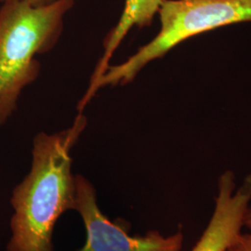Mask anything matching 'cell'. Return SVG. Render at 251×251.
<instances>
[{
	"mask_svg": "<svg viewBox=\"0 0 251 251\" xmlns=\"http://www.w3.org/2000/svg\"><path fill=\"white\" fill-rule=\"evenodd\" d=\"M87 124L78 113L68 128L35 137L31 170L11 198L15 213L7 251H53L54 226L65 211L75 208L71 151Z\"/></svg>",
	"mask_w": 251,
	"mask_h": 251,
	"instance_id": "cell-1",
	"label": "cell"
},
{
	"mask_svg": "<svg viewBox=\"0 0 251 251\" xmlns=\"http://www.w3.org/2000/svg\"><path fill=\"white\" fill-rule=\"evenodd\" d=\"M75 0H56L44 7L6 2L0 7V126L18 108L24 90L37 79V55L50 52L63 31Z\"/></svg>",
	"mask_w": 251,
	"mask_h": 251,
	"instance_id": "cell-2",
	"label": "cell"
},
{
	"mask_svg": "<svg viewBox=\"0 0 251 251\" xmlns=\"http://www.w3.org/2000/svg\"><path fill=\"white\" fill-rule=\"evenodd\" d=\"M157 14L160 30L125 62L109 65L77 104L82 112L100 89L126 86L144 66L164 57L191 37L233 24L251 22V0H163Z\"/></svg>",
	"mask_w": 251,
	"mask_h": 251,
	"instance_id": "cell-3",
	"label": "cell"
},
{
	"mask_svg": "<svg viewBox=\"0 0 251 251\" xmlns=\"http://www.w3.org/2000/svg\"><path fill=\"white\" fill-rule=\"evenodd\" d=\"M75 208L83 219L87 240L78 251H180L184 235L181 231L165 236L158 231L144 235H130L125 221L112 222L100 210L96 191L81 175L75 176Z\"/></svg>",
	"mask_w": 251,
	"mask_h": 251,
	"instance_id": "cell-4",
	"label": "cell"
},
{
	"mask_svg": "<svg viewBox=\"0 0 251 251\" xmlns=\"http://www.w3.org/2000/svg\"><path fill=\"white\" fill-rule=\"evenodd\" d=\"M235 187L233 171H225L220 176L214 211L191 251H227L240 236L251 201V174L239 188Z\"/></svg>",
	"mask_w": 251,
	"mask_h": 251,
	"instance_id": "cell-5",
	"label": "cell"
},
{
	"mask_svg": "<svg viewBox=\"0 0 251 251\" xmlns=\"http://www.w3.org/2000/svg\"><path fill=\"white\" fill-rule=\"evenodd\" d=\"M162 1L163 0H126L125 7L120 19L103 39V52L90 76L88 89H91L105 73L113 55L124 40L128 31L134 26L143 28L152 25V20L158 12Z\"/></svg>",
	"mask_w": 251,
	"mask_h": 251,
	"instance_id": "cell-6",
	"label": "cell"
},
{
	"mask_svg": "<svg viewBox=\"0 0 251 251\" xmlns=\"http://www.w3.org/2000/svg\"><path fill=\"white\" fill-rule=\"evenodd\" d=\"M227 251H251V233H241Z\"/></svg>",
	"mask_w": 251,
	"mask_h": 251,
	"instance_id": "cell-7",
	"label": "cell"
},
{
	"mask_svg": "<svg viewBox=\"0 0 251 251\" xmlns=\"http://www.w3.org/2000/svg\"><path fill=\"white\" fill-rule=\"evenodd\" d=\"M56 0H0V3H6V2H24L29 4L33 7H44L52 4Z\"/></svg>",
	"mask_w": 251,
	"mask_h": 251,
	"instance_id": "cell-8",
	"label": "cell"
},
{
	"mask_svg": "<svg viewBox=\"0 0 251 251\" xmlns=\"http://www.w3.org/2000/svg\"><path fill=\"white\" fill-rule=\"evenodd\" d=\"M244 226L251 232V206L248 207L244 217Z\"/></svg>",
	"mask_w": 251,
	"mask_h": 251,
	"instance_id": "cell-9",
	"label": "cell"
},
{
	"mask_svg": "<svg viewBox=\"0 0 251 251\" xmlns=\"http://www.w3.org/2000/svg\"></svg>",
	"mask_w": 251,
	"mask_h": 251,
	"instance_id": "cell-10",
	"label": "cell"
}]
</instances>
